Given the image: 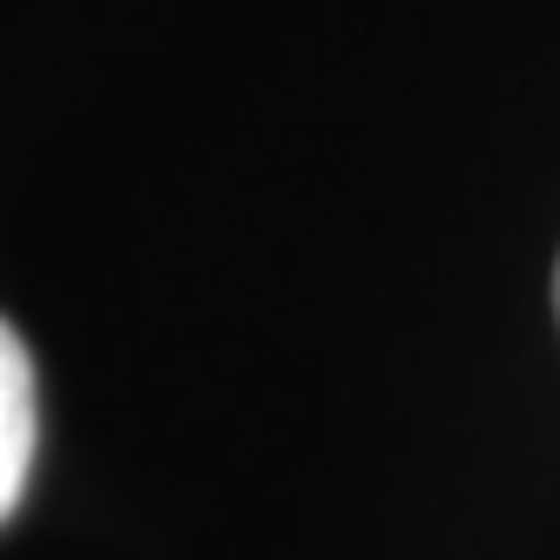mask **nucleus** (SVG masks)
I'll return each instance as SVG.
<instances>
[{"label": "nucleus", "instance_id": "nucleus-1", "mask_svg": "<svg viewBox=\"0 0 560 560\" xmlns=\"http://www.w3.org/2000/svg\"><path fill=\"white\" fill-rule=\"evenodd\" d=\"M34 439H42V412H34V358L0 317V520H8L27 493L34 472Z\"/></svg>", "mask_w": 560, "mask_h": 560}, {"label": "nucleus", "instance_id": "nucleus-2", "mask_svg": "<svg viewBox=\"0 0 560 560\" xmlns=\"http://www.w3.org/2000/svg\"><path fill=\"white\" fill-rule=\"evenodd\" d=\"M553 304H560V270H553Z\"/></svg>", "mask_w": 560, "mask_h": 560}]
</instances>
